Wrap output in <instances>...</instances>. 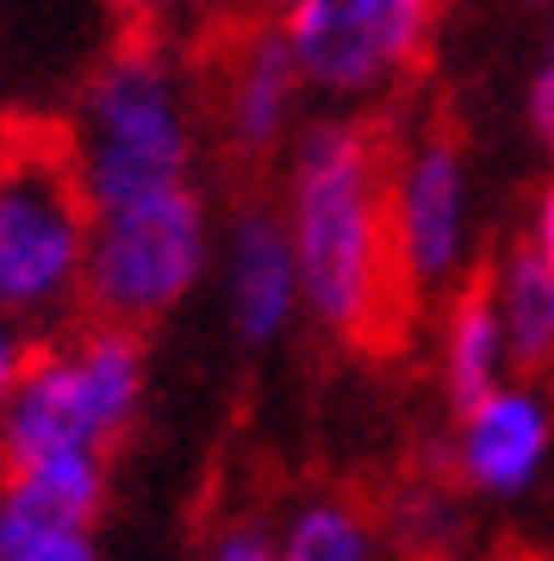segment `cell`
<instances>
[{"label":"cell","mask_w":554,"mask_h":561,"mask_svg":"<svg viewBox=\"0 0 554 561\" xmlns=\"http://www.w3.org/2000/svg\"><path fill=\"white\" fill-rule=\"evenodd\" d=\"M293 268L318 319L386 356L412 331L417 275L399 238V138L386 119L318 125L293 181Z\"/></svg>","instance_id":"6da1fadb"},{"label":"cell","mask_w":554,"mask_h":561,"mask_svg":"<svg viewBox=\"0 0 554 561\" xmlns=\"http://www.w3.org/2000/svg\"><path fill=\"white\" fill-rule=\"evenodd\" d=\"M94 243V194L81 138L57 119L0 125V312L57 319L81 300Z\"/></svg>","instance_id":"7a4b0ae2"},{"label":"cell","mask_w":554,"mask_h":561,"mask_svg":"<svg viewBox=\"0 0 554 561\" xmlns=\"http://www.w3.org/2000/svg\"><path fill=\"white\" fill-rule=\"evenodd\" d=\"M94 213H119L131 201H150L162 187H181L187 169V125L175 113V88L162 69L150 25H131L119 50L94 76L88 101V144H81Z\"/></svg>","instance_id":"3957f363"},{"label":"cell","mask_w":554,"mask_h":561,"mask_svg":"<svg viewBox=\"0 0 554 561\" xmlns=\"http://www.w3.org/2000/svg\"><path fill=\"white\" fill-rule=\"evenodd\" d=\"M199 201L187 187H162L150 201L106 213L81 268V319L143 331L194 287L199 275Z\"/></svg>","instance_id":"277c9868"},{"label":"cell","mask_w":554,"mask_h":561,"mask_svg":"<svg viewBox=\"0 0 554 561\" xmlns=\"http://www.w3.org/2000/svg\"><path fill=\"white\" fill-rule=\"evenodd\" d=\"M430 0H293L287 50L293 69L331 94H361L417 57Z\"/></svg>","instance_id":"5b68a950"},{"label":"cell","mask_w":554,"mask_h":561,"mask_svg":"<svg viewBox=\"0 0 554 561\" xmlns=\"http://www.w3.org/2000/svg\"><path fill=\"white\" fill-rule=\"evenodd\" d=\"M69 449H106V431L94 424L88 387L76 375L69 343H32L20 381L0 405V474H13L25 461L69 456Z\"/></svg>","instance_id":"8992f818"},{"label":"cell","mask_w":554,"mask_h":561,"mask_svg":"<svg viewBox=\"0 0 554 561\" xmlns=\"http://www.w3.org/2000/svg\"><path fill=\"white\" fill-rule=\"evenodd\" d=\"M106 500V461L94 449L25 461L0 474V556H13L38 537H76L88 530Z\"/></svg>","instance_id":"52a82bcc"},{"label":"cell","mask_w":554,"mask_h":561,"mask_svg":"<svg viewBox=\"0 0 554 561\" xmlns=\"http://www.w3.org/2000/svg\"><path fill=\"white\" fill-rule=\"evenodd\" d=\"M399 238L412 262L417 287L455 268L461 250V138L449 125H436L412 169L399 175Z\"/></svg>","instance_id":"ba28073f"},{"label":"cell","mask_w":554,"mask_h":561,"mask_svg":"<svg viewBox=\"0 0 554 561\" xmlns=\"http://www.w3.org/2000/svg\"><path fill=\"white\" fill-rule=\"evenodd\" d=\"M293 243L268 213H250L238 225V256H231V312H238L243 343H268L287 324L293 306Z\"/></svg>","instance_id":"9c48e42d"},{"label":"cell","mask_w":554,"mask_h":561,"mask_svg":"<svg viewBox=\"0 0 554 561\" xmlns=\"http://www.w3.org/2000/svg\"><path fill=\"white\" fill-rule=\"evenodd\" d=\"M542 443H549L542 412L530 400H517V393H493L480 412H468V474L480 486L511 493V486L530 481Z\"/></svg>","instance_id":"30bf717a"},{"label":"cell","mask_w":554,"mask_h":561,"mask_svg":"<svg viewBox=\"0 0 554 561\" xmlns=\"http://www.w3.org/2000/svg\"><path fill=\"white\" fill-rule=\"evenodd\" d=\"M493 262H480L474 280L461 287L455 312H449V400L461 419L493 400L498 381V312H493Z\"/></svg>","instance_id":"8fae6325"},{"label":"cell","mask_w":554,"mask_h":561,"mask_svg":"<svg viewBox=\"0 0 554 561\" xmlns=\"http://www.w3.org/2000/svg\"><path fill=\"white\" fill-rule=\"evenodd\" d=\"M287 94H293V50L287 38L262 32L231 81V144L238 150H268L287 119Z\"/></svg>","instance_id":"7c38bea8"},{"label":"cell","mask_w":554,"mask_h":561,"mask_svg":"<svg viewBox=\"0 0 554 561\" xmlns=\"http://www.w3.org/2000/svg\"><path fill=\"white\" fill-rule=\"evenodd\" d=\"M505 343L517 375H542L554 362V275L535 243H517L505 256Z\"/></svg>","instance_id":"4fadbf2b"},{"label":"cell","mask_w":554,"mask_h":561,"mask_svg":"<svg viewBox=\"0 0 554 561\" xmlns=\"http://www.w3.org/2000/svg\"><path fill=\"white\" fill-rule=\"evenodd\" d=\"M280 561H368V524L349 505H312L293 518Z\"/></svg>","instance_id":"5bb4252c"},{"label":"cell","mask_w":554,"mask_h":561,"mask_svg":"<svg viewBox=\"0 0 554 561\" xmlns=\"http://www.w3.org/2000/svg\"><path fill=\"white\" fill-rule=\"evenodd\" d=\"M0 561H94V549H88V537H38V542H25V549H13V556H0Z\"/></svg>","instance_id":"9a60e30c"},{"label":"cell","mask_w":554,"mask_h":561,"mask_svg":"<svg viewBox=\"0 0 554 561\" xmlns=\"http://www.w3.org/2000/svg\"><path fill=\"white\" fill-rule=\"evenodd\" d=\"M25 356H32V343L13 337V324L0 319V405H7V393H13V381H20Z\"/></svg>","instance_id":"2e32d148"},{"label":"cell","mask_w":554,"mask_h":561,"mask_svg":"<svg viewBox=\"0 0 554 561\" xmlns=\"http://www.w3.org/2000/svg\"><path fill=\"white\" fill-rule=\"evenodd\" d=\"M530 113H535V131H542V144H549V157H554V76H542V81H535Z\"/></svg>","instance_id":"e0dca14e"},{"label":"cell","mask_w":554,"mask_h":561,"mask_svg":"<svg viewBox=\"0 0 554 561\" xmlns=\"http://www.w3.org/2000/svg\"><path fill=\"white\" fill-rule=\"evenodd\" d=\"M535 256L549 262V275H554V187L542 194V213H535Z\"/></svg>","instance_id":"ac0fdd59"},{"label":"cell","mask_w":554,"mask_h":561,"mask_svg":"<svg viewBox=\"0 0 554 561\" xmlns=\"http://www.w3.org/2000/svg\"><path fill=\"white\" fill-rule=\"evenodd\" d=\"M218 561H275V556H268V542H262V537L238 530V537H231L224 549H218Z\"/></svg>","instance_id":"d6986e66"},{"label":"cell","mask_w":554,"mask_h":561,"mask_svg":"<svg viewBox=\"0 0 554 561\" xmlns=\"http://www.w3.org/2000/svg\"><path fill=\"white\" fill-rule=\"evenodd\" d=\"M125 13H131V25H150V13H157L162 0H119Z\"/></svg>","instance_id":"ffe728a7"}]
</instances>
